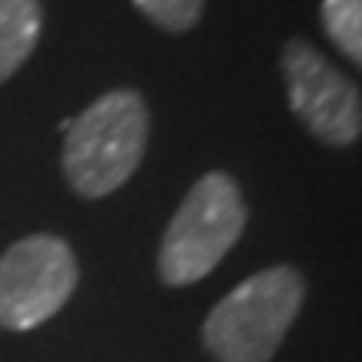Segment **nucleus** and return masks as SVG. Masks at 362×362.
I'll return each instance as SVG.
<instances>
[{
  "label": "nucleus",
  "instance_id": "6",
  "mask_svg": "<svg viewBox=\"0 0 362 362\" xmlns=\"http://www.w3.org/2000/svg\"><path fill=\"white\" fill-rule=\"evenodd\" d=\"M40 37L37 0H0V84L11 81L34 54Z\"/></svg>",
  "mask_w": 362,
  "mask_h": 362
},
{
  "label": "nucleus",
  "instance_id": "1",
  "mask_svg": "<svg viewBox=\"0 0 362 362\" xmlns=\"http://www.w3.org/2000/svg\"><path fill=\"white\" fill-rule=\"evenodd\" d=\"M151 115L138 90H107L71 117L61 168L81 198H107L138 171L148 148Z\"/></svg>",
  "mask_w": 362,
  "mask_h": 362
},
{
  "label": "nucleus",
  "instance_id": "8",
  "mask_svg": "<svg viewBox=\"0 0 362 362\" xmlns=\"http://www.w3.org/2000/svg\"><path fill=\"white\" fill-rule=\"evenodd\" d=\"M134 7L161 30L185 34V30L198 27L202 13H205V0H134Z\"/></svg>",
  "mask_w": 362,
  "mask_h": 362
},
{
  "label": "nucleus",
  "instance_id": "2",
  "mask_svg": "<svg viewBox=\"0 0 362 362\" xmlns=\"http://www.w3.org/2000/svg\"><path fill=\"white\" fill-rule=\"evenodd\" d=\"M302 298L305 279L292 265L255 272L208 312L205 349L218 362H269L296 322Z\"/></svg>",
  "mask_w": 362,
  "mask_h": 362
},
{
  "label": "nucleus",
  "instance_id": "4",
  "mask_svg": "<svg viewBox=\"0 0 362 362\" xmlns=\"http://www.w3.org/2000/svg\"><path fill=\"white\" fill-rule=\"evenodd\" d=\"M78 288L74 248L57 235H27L0 255V329L27 332L54 319Z\"/></svg>",
  "mask_w": 362,
  "mask_h": 362
},
{
  "label": "nucleus",
  "instance_id": "7",
  "mask_svg": "<svg viewBox=\"0 0 362 362\" xmlns=\"http://www.w3.org/2000/svg\"><path fill=\"white\" fill-rule=\"evenodd\" d=\"M322 27L352 64L362 61V0H322Z\"/></svg>",
  "mask_w": 362,
  "mask_h": 362
},
{
  "label": "nucleus",
  "instance_id": "5",
  "mask_svg": "<svg viewBox=\"0 0 362 362\" xmlns=\"http://www.w3.org/2000/svg\"><path fill=\"white\" fill-rule=\"evenodd\" d=\"M282 74L288 88V107L315 141L332 148H349L359 141V88L346 74H339L305 37H292L282 47Z\"/></svg>",
  "mask_w": 362,
  "mask_h": 362
},
{
  "label": "nucleus",
  "instance_id": "3",
  "mask_svg": "<svg viewBox=\"0 0 362 362\" xmlns=\"http://www.w3.org/2000/svg\"><path fill=\"white\" fill-rule=\"evenodd\" d=\"M248 208L242 188L225 171H208L178 205L158 248V275L171 288L202 282L242 238Z\"/></svg>",
  "mask_w": 362,
  "mask_h": 362
}]
</instances>
